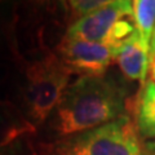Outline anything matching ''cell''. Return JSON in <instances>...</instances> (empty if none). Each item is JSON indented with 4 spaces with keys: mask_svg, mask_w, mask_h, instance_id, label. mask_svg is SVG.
Listing matches in <instances>:
<instances>
[{
    "mask_svg": "<svg viewBox=\"0 0 155 155\" xmlns=\"http://www.w3.org/2000/svg\"><path fill=\"white\" fill-rule=\"evenodd\" d=\"M116 64L129 80H137L141 85L149 74V51L145 48L141 35L136 30L122 45L116 54Z\"/></svg>",
    "mask_w": 155,
    "mask_h": 155,
    "instance_id": "8992f818",
    "label": "cell"
},
{
    "mask_svg": "<svg viewBox=\"0 0 155 155\" xmlns=\"http://www.w3.org/2000/svg\"><path fill=\"white\" fill-rule=\"evenodd\" d=\"M155 60V26L151 34V40H150V52H149V65L150 62Z\"/></svg>",
    "mask_w": 155,
    "mask_h": 155,
    "instance_id": "8fae6325",
    "label": "cell"
},
{
    "mask_svg": "<svg viewBox=\"0 0 155 155\" xmlns=\"http://www.w3.org/2000/svg\"><path fill=\"white\" fill-rule=\"evenodd\" d=\"M127 89L107 74L79 76L71 83L48 119L57 138L100 127L125 115Z\"/></svg>",
    "mask_w": 155,
    "mask_h": 155,
    "instance_id": "6da1fadb",
    "label": "cell"
},
{
    "mask_svg": "<svg viewBox=\"0 0 155 155\" xmlns=\"http://www.w3.org/2000/svg\"><path fill=\"white\" fill-rule=\"evenodd\" d=\"M133 2H136V0H133Z\"/></svg>",
    "mask_w": 155,
    "mask_h": 155,
    "instance_id": "9a60e30c",
    "label": "cell"
},
{
    "mask_svg": "<svg viewBox=\"0 0 155 155\" xmlns=\"http://www.w3.org/2000/svg\"><path fill=\"white\" fill-rule=\"evenodd\" d=\"M134 19L143 45L150 52V40L155 26V0H136Z\"/></svg>",
    "mask_w": 155,
    "mask_h": 155,
    "instance_id": "ba28073f",
    "label": "cell"
},
{
    "mask_svg": "<svg viewBox=\"0 0 155 155\" xmlns=\"http://www.w3.org/2000/svg\"><path fill=\"white\" fill-rule=\"evenodd\" d=\"M71 72L54 51L25 64L22 100L32 127L48 122L53 110L69 87Z\"/></svg>",
    "mask_w": 155,
    "mask_h": 155,
    "instance_id": "3957f363",
    "label": "cell"
},
{
    "mask_svg": "<svg viewBox=\"0 0 155 155\" xmlns=\"http://www.w3.org/2000/svg\"><path fill=\"white\" fill-rule=\"evenodd\" d=\"M133 123L140 137L155 138V81L149 79L141 85L133 106Z\"/></svg>",
    "mask_w": 155,
    "mask_h": 155,
    "instance_id": "52a82bcc",
    "label": "cell"
},
{
    "mask_svg": "<svg viewBox=\"0 0 155 155\" xmlns=\"http://www.w3.org/2000/svg\"><path fill=\"white\" fill-rule=\"evenodd\" d=\"M143 155H155V141L146 143V146L142 149Z\"/></svg>",
    "mask_w": 155,
    "mask_h": 155,
    "instance_id": "7c38bea8",
    "label": "cell"
},
{
    "mask_svg": "<svg viewBox=\"0 0 155 155\" xmlns=\"http://www.w3.org/2000/svg\"><path fill=\"white\" fill-rule=\"evenodd\" d=\"M26 3L27 0H7V5L12 8H16L19 4H26Z\"/></svg>",
    "mask_w": 155,
    "mask_h": 155,
    "instance_id": "4fadbf2b",
    "label": "cell"
},
{
    "mask_svg": "<svg viewBox=\"0 0 155 155\" xmlns=\"http://www.w3.org/2000/svg\"><path fill=\"white\" fill-rule=\"evenodd\" d=\"M31 155H143L133 120L125 114L100 127L38 142Z\"/></svg>",
    "mask_w": 155,
    "mask_h": 155,
    "instance_id": "7a4b0ae2",
    "label": "cell"
},
{
    "mask_svg": "<svg viewBox=\"0 0 155 155\" xmlns=\"http://www.w3.org/2000/svg\"><path fill=\"white\" fill-rule=\"evenodd\" d=\"M124 18H134L133 0H113L67 26L65 36L106 43L111 31Z\"/></svg>",
    "mask_w": 155,
    "mask_h": 155,
    "instance_id": "5b68a950",
    "label": "cell"
},
{
    "mask_svg": "<svg viewBox=\"0 0 155 155\" xmlns=\"http://www.w3.org/2000/svg\"><path fill=\"white\" fill-rule=\"evenodd\" d=\"M54 53L72 75L100 76L105 75L107 69L116 62V52L105 43L87 41L71 39L64 35L57 44Z\"/></svg>",
    "mask_w": 155,
    "mask_h": 155,
    "instance_id": "277c9868",
    "label": "cell"
},
{
    "mask_svg": "<svg viewBox=\"0 0 155 155\" xmlns=\"http://www.w3.org/2000/svg\"><path fill=\"white\" fill-rule=\"evenodd\" d=\"M0 7L5 9V8L8 7V5H7V0H0Z\"/></svg>",
    "mask_w": 155,
    "mask_h": 155,
    "instance_id": "5bb4252c",
    "label": "cell"
},
{
    "mask_svg": "<svg viewBox=\"0 0 155 155\" xmlns=\"http://www.w3.org/2000/svg\"><path fill=\"white\" fill-rule=\"evenodd\" d=\"M0 38H5L9 43V48L17 53L16 36H14V17L8 16L5 9L0 7Z\"/></svg>",
    "mask_w": 155,
    "mask_h": 155,
    "instance_id": "30bf717a",
    "label": "cell"
},
{
    "mask_svg": "<svg viewBox=\"0 0 155 155\" xmlns=\"http://www.w3.org/2000/svg\"><path fill=\"white\" fill-rule=\"evenodd\" d=\"M113 0H69V25Z\"/></svg>",
    "mask_w": 155,
    "mask_h": 155,
    "instance_id": "9c48e42d",
    "label": "cell"
}]
</instances>
